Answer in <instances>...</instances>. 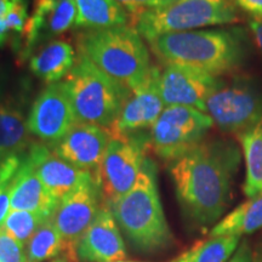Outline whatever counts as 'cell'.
<instances>
[{
  "instance_id": "6da1fadb",
  "label": "cell",
  "mask_w": 262,
  "mask_h": 262,
  "mask_svg": "<svg viewBox=\"0 0 262 262\" xmlns=\"http://www.w3.org/2000/svg\"><path fill=\"white\" fill-rule=\"evenodd\" d=\"M239 164L237 146L224 140L203 141L170 163L176 198L193 226L212 228L221 220L229 204Z\"/></svg>"
},
{
  "instance_id": "7a4b0ae2",
  "label": "cell",
  "mask_w": 262,
  "mask_h": 262,
  "mask_svg": "<svg viewBox=\"0 0 262 262\" xmlns=\"http://www.w3.org/2000/svg\"><path fill=\"white\" fill-rule=\"evenodd\" d=\"M148 44L163 63L183 66L214 77L237 71L245 57L241 28L171 33L152 39Z\"/></svg>"
},
{
  "instance_id": "3957f363",
  "label": "cell",
  "mask_w": 262,
  "mask_h": 262,
  "mask_svg": "<svg viewBox=\"0 0 262 262\" xmlns=\"http://www.w3.org/2000/svg\"><path fill=\"white\" fill-rule=\"evenodd\" d=\"M119 228L135 249L156 253L172 244L173 237L160 202L157 166L146 158L133 188L111 205Z\"/></svg>"
},
{
  "instance_id": "277c9868",
  "label": "cell",
  "mask_w": 262,
  "mask_h": 262,
  "mask_svg": "<svg viewBox=\"0 0 262 262\" xmlns=\"http://www.w3.org/2000/svg\"><path fill=\"white\" fill-rule=\"evenodd\" d=\"M77 51L127 91L145 79L152 67L148 49L130 25L81 32L77 37Z\"/></svg>"
},
{
  "instance_id": "5b68a950",
  "label": "cell",
  "mask_w": 262,
  "mask_h": 262,
  "mask_svg": "<svg viewBox=\"0 0 262 262\" xmlns=\"http://www.w3.org/2000/svg\"><path fill=\"white\" fill-rule=\"evenodd\" d=\"M79 123L110 129L116 123L129 91L102 73L81 52L62 81Z\"/></svg>"
},
{
  "instance_id": "8992f818",
  "label": "cell",
  "mask_w": 262,
  "mask_h": 262,
  "mask_svg": "<svg viewBox=\"0 0 262 262\" xmlns=\"http://www.w3.org/2000/svg\"><path fill=\"white\" fill-rule=\"evenodd\" d=\"M239 21L238 9L232 0H176L165 8L143 12L130 26L149 41L160 35Z\"/></svg>"
},
{
  "instance_id": "52a82bcc",
  "label": "cell",
  "mask_w": 262,
  "mask_h": 262,
  "mask_svg": "<svg viewBox=\"0 0 262 262\" xmlns=\"http://www.w3.org/2000/svg\"><path fill=\"white\" fill-rule=\"evenodd\" d=\"M111 139L98 168L96 181L104 204L112 205L135 185L146 160L148 137L110 131Z\"/></svg>"
},
{
  "instance_id": "ba28073f",
  "label": "cell",
  "mask_w": 262,
  "mask_h": 262,
  "mask_svg": "<svg viewBox=\"0 0 262 262\" xmlns=\"http://www.w3.org/2000/svg\"><path fill=\"white\" fill-rule=\"evenodd\" d=\"M214 125L208 114L193 107L169 106L150 127V149L166 162H173L203 142Z\"/></svg>"
},
{
  "instance_id": "9c48e42d",
  "label": "cell",
  "mask_w": 262,
  "mask_h": 262,
  "mask_svg": "<svg viewBox=\"0 0 262 262\" xmlns=\"http://www.w3.org/2000/svg\"><path fill=\"white\" fill-rule=\"evenodd\" d=\"M102 205L100 187L93 175L62 198L51 216L62 238V254L68 262H78L77 248Z\"/></svg>"
},
{
  "instance_id": "30bf717a",
  "label": "cell",
  "mask_w": 262,
  "mask_h": 262,
  "mask_svg": "<svg viewBox=\"0 0 262 262\" xmlns=\"http://www.w3.org/2000/svg\"><path fill=\"white\" fill-rule=\"evenodd\" d=\"M205 113L221 131L239 136L262 122V94L250 84H224L206 100Z\"/></svg>"
},
{
  "instance_id": "8fae6325",
  "label": "cell",
  "mask_w": 262,
  "mask_h": 262,
  "mask_svg": "<svg viewBox=\"0 0 262 262\" xmlns=\"http://www.w3.org/2000/svg\"><path fill=\"white\" fill-rule=\"evenodd\" d=\"M78 123L62 81L42 89L28 113V130L42 143L54 146Z\"/></svg>"
},
{
  "instance_id": "7c38bea8",
  "label": "cell",
  "mask_w": 262,
  "mask_h": 262,
  "mask_svg": "<svg viewBox=\"0 0 262 262\" xmlns=\"http://www.w3.org/2000/svg\"><path fill=\"white\" fill-rule=\"evenodd\" d=\"M77 9L74 0H34L24 35L19 41L18 62H25L49 41L74 27Z\"/></svg>"
},
{
  "instance_id": "4fadbf2b",
  "label": "cell",
  "mask_w": 262,
  "mask_h": 262,
  "mask_svg": "<svg viewBox=\"0 0 262 262\" xmlns=\"http://www.w3.org/2000/svg\"><path fill=\"white\" fill-rule=\"evenodd\" d=\"M159 85L166 107H193L205 113L206 100L224 86V81L219 77L193 68L165 64L160 71Z\"/></svg>"
},
{
  "instance_id": "5bb4252c",
  "label": "cell",
  "mask_w": 262,
  "mask_h": 262,
  "mask_svg": "<svg viewBox=\"0 0 262 262\" xmlns=\"http://www.w3.org/2000/svg\"><path fill=\"white\" fill-rule=\"evenodd\" d=\"M159 79L160 70L152 66L145 79L129 91L116 123L108 130L122 135H134L152 127L165 107Z\"/></svg>"
},
{
  "instance_id": "9a60e30c",
  "label": "cell",
  "mask_w": 262,
  "mask_h": 262,
  "mask_svg": "<svg viewBox=\"0 0 262 262\" xmlns=\"http://www.w3.org/2000/svg\"><path fill=\"white\" fill-rule=\"evenodd\" d=\"M110 139L108 129L78 122L57 143L49 147L75 168L93 173L96 180Z\"/></svg>"
},
{
  "instance_id": "2e32d148",
  "label": "cell",
  "mask_w": 262,
  "mask_h": 262,
  "mask_svg": "<svg viewBox=\"0 0 262 262\" xmlns=\"http://www.w3.org/2000/svg\"><path fill=\"white\" fill-rule=\"evenodd\" d=\"M24 159L31 164L42 185L57 202L93 175L60 158L50 147L42 142H33Z\"/></svg>"
},
{
  "instance_id": "e0dca14e",
  "label": "cell",
  "mask_w": 262,
  "mask_h": 262,
  "mask_svg": "<svg viewBox=\"0 0 262 262\" xmlns=\"http://www.w3.org/2000/svg\"><path fill=\"white\" fill-rule=\"evenodd\" d=\"M78 260L83 262H116L125 260L126 249L112 209L102 202L93 224L77 248Z\"/></svg>"
},
{
  "instance_id": "ac0fdd59",
  "label": "cell",
  "mask_w": 262,
  "mask_h": 262,
  "mask_svg": "<svg viewBox=\"0 0 262 262\" xmlns=\"http://www.w3.org/2000/svg\"><path fill=\"white\" fill-rule=\"evenodd\" d=\"M32 143L25 94L0 93V155L24 157Z\"/></svg>"
},
{
  "instance_id": "d6986e66",
  "label": "cell",
  "mask_w": 262,
  "mask_h": 262,
  "mask_svg": "<svg viewBox=\"0 0 262 262\" xmlns=\"http://www.w3.org/2000/svg\"><path fill=\"white\" fill-rule=\"evenodd\" d=\"M57 204L31 164L22 159L21 166L11 180V210L31 211L50 219Z\"/></svg>"
},
{
  "instance_id": "ffe728a7",
  "label": "cell",
  "mask_w": 262,
  "mask_h": 262,
  "mask_svg": "<svg viewBox=\"0 0 262 262\" xmlns=\"http://www.w3.org/2000/svg\"><path fill=\"white\" fill-rule=\"evenodd\" d=\"M77 60L74 48L64 39H55L38 49L29 58V70L47 84L58 83L70 73Z\"/></svg>"
},
{
  "instance_id": "44dd1931",
  "label": "cell",
  "mask_w": 262,
  "mask_h": 262,
  "mask_svg": "<svg viewBox=\"0 0 262 262\" xmlns=\"http://www.w3.org/2000/svg\"><path fill=\"white\" fill-rule=\"evenodd\" d=\"M74 28L97 31L130 25V16L116 0H74Z\"/></svg>"
},
{
  "instance_id": "7402d4cb",
  "label": "cell",
  "mask_w": 262,
  "mask_h": 262,
  "mask_svg": "<svg viewBox=\"0 0 262 262\" xmlns=\"http://www.w3.org/2000/svg\"><path fill=\"white\" fill-rule=\"evenodd\" d=\"M262 228V193L248 198L229 211L210 229V237H239L253 234Z\"/></svg>"
},
{
  "instance_id": "603a6c76",
  "label": "cell",
  "mask_w": 262,
  "mask_h": 262,
  "mask_svg": "<svg viewBox=\"0 0 262 262\" xmlns=\"http://www.w3.org/2000/svg\"><path fill=\"white\" fill-rule=\"evenodd\" d=\"M245 160L243 191L248 198L262 193V122L238 136Z\"/></svg>"
},
{
  "instance_id": "cb8c5ba5",
  "label": "cell",
  "mask_w": 262,
  "mask_h": 262,
  "mask_svg": "<svg viewBox=\"0 0 262 262\" xmlns=\"http://www.w3.org/2000/svg\"><path fill=\"white\" fill-rule=\"evenodd\" d=\"M241 244L239 237H210L195 242L171 262H228Z\"/></svg>"
},
{
  "instance_id": "d4e9b609",
  "label": "cell",
  "mask_w": 262,
  "mask_h": 262,
  "mask_svg": "<svg viewBox=\"0 0 262 262\" xmlns=\"http://www.w3.org/2000/svg\"><path fill=\"white\" fill-rule=\"evenodd\" d=\"M63 250L62 238L51 217L40 225L27 244V262H42L58 256Z\"/></svg>"
},
{
  "instance_id": "484cf974",
  "label": "cell",
  "mask_w": 262,
  "mask_h": 262,
  "mask_svg": "<svg viewBox=\"0 0 262 262\" xmlns=\"http://www.w3.org/2000/svg\"><path fill=\"white\" fill-rule=\"evenodd\" d=\"M28 17L26 0H0V48L22 38Z\"/></svg>"
},
{
  "instance_id": "4316f807",
  "label": "cell",
  "mask_w": 262,
  "mask_h": 262,
  "mask_svg": "<svg viewBox=\"0 0 262 262\" xmlns=\"http://www.w3.org/2000/svg\"><path fill=\"white\" fill-rule=\"evenodd\" d=\"M49 220L44 216L26 210H11L4 222L3 229L17 239L21 244L27 245L29 239L44 221Z\"/></svg>"
},
{
  "instance_id": "83f0119b",
  "label": "cell",
  "mask_w": 262,
  "mask_h": 262,
  "mask_svg": "<svg viewBox=\"0 0 262 262\" xmlns=\"http://www.w3.org/2000/svg\"><path fill=\"white\" fill-rule=\"evenodd\" d=\"M0 262H27L25 245L0 228Z\"/></svg>"
},
{
  "instance_id": "f1b7e54d",
  "label": "cell",
  "mask_w": 262,
  "mask_h": 262,
  "mask_svg": "<svg viewBox=\"0 0 262 262\" xmlns=\"http://www.w3.org/2000/svg\"><path fill=\"white\" fill-rule=\"evenodd\" d=\"M116 2L119 3L129 14L131 25V22L135 21L143 12L165 8L176 0H116Z\"/></svg>"
},
{
  "instance_id": "f546056e",
  "label": "cell",
  "mask_w": 262,
  "mask_h": 262,
  "mask_svg": "<svg viewBox=\"0 0 262 262\" xmlns=\"http://www.w3.org/2000/svg\"><path fill=\"white\" fill-rule=\"evenodd\" d=\"M24 157L16 155H0V187L11 181L21 166Z\"/></svg>"
},
{
  "instance_id": "4dcf8cb0",
  "label": "cell",
  "mask_w": 262,
  "mask_h": 262,
  "mask_svg": "<svg viewBox=\"0 0 262 262\" xmlns=\"http://www.w3.org/2000/svg\"><path fill=\"white\" fill-rule=\"evenodd\" d=\"M232 3L251 19L262 21V0H232Z\"/></svg>"
},
{
  "instance_id": "1f68e13d",
  "label": "cell",
  "mask_w": 262,
  "mask_h": 262,
  "mask_svg": "<svg viewBox=\"0 0 262 262\" xmlns=\"http://www.w3.org/2000/svg\"><path fill=\"white\" fill-rule=\"evenodd\" d=\"M10 211H11V181L0 187V228L4 226Z\"/></svg>"
},
{
  "instance_id": "d6a6232c",
  "label": "cell",
  "mask_w": 262,
  "mask_h": 262,
  "mask_svg": "<svg viewBox=\"0 0 262 262\" xmlns=\"http://www.w3.org/2000/svg\"><path fill=\"white\" fill-rule=\"evenodd\" d=\"M228 262H253V251L248 242H241L238 249Z\"/></svg>"
},
{
  "instance_id": "836d02e7",
  "label": "cell",
  "mask_w": 262,
  "mask_h": 262,
  "mask_svg": "<svg viewBox=\"0 0 262 262\" xmlns=\"http://www.w3.org/2000/svg\"><path fill=\"white\" fill-rule=\"evenodd\" d=\"M249 29L251 32L253 41L257 50L262 54V21H256V19H250L249 21Z\"/></svg>"
},
{
  "instance_id": "e575fe53",
  "label": "cell",
  "mask_w": 262,
  "mask_h": 262,
  "mask_svg": "<svg viewBox=\"0 0 262 262\" xmlns=\"http://www.w3.org/2000/svg\"><path fill=\"white\" fill-rule=\"evenodd\" d=\"M253 262H262V245H258L253 251Z\"/></svg>"
},
{
  "instance_id": "d590c367",
  "label": "cell",
  "mask_w": 262,
  "mask_h": 262,
  "mask_svg": "<svg viewBox=\"0 0 262 262\" xmlns=\"http://www.w3.org/2000/svg\"><path fill=\"white\" fill-rule=\"evenodd\" d=\"M50 262H68L66 258H58V260H54V261H50Z\"/></svg>"
},
{
  "instance_id": "8d00e7d4",
  "label": "cell",
  "mask_w": 262,
  "mask_h": 262,
  "mask_svg": "<svg viewBox=\"0 0 262 262\" xmlns=\"http://www.w3.org/2000/svg\"><path fill=\"white\" fill-rule=\"evenodd\" d=\"M116 262H137V261H125V260H120V261H116Z\"/></svg>"
}]
</instances>
